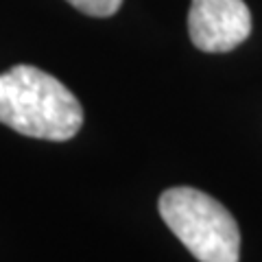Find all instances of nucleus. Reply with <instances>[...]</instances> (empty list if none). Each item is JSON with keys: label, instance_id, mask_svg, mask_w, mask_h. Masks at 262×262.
<instances>
[{"label": "nucleus", "instance_id": "obj_1", "mask_svg": "<svg viewBox=\"0 0 262 262\" xmlns=\"http://www.w3.org/2000/svg\"><path fill=\"white\" fill-rule=\"evenodd\" d=\"M0 122L29 138L66 142L83 125V107L59 79L22 63L0 75Z\"/></svg>", "mask_w": 262, "mask_h": 262}, {"label": "nucleus", "instance_id": "obj_2", "mask_svg": "<svg viewBox=\"0 0 262 262\" xmlns=\"http://www.w3.org/2000/svg\"><path fill=\"white\" fill-rule=\"evenodd\" d=\"M158 208L168 229L199 262H238V223L214 196L177 186L160 194Z\"/></svg>", "mask_w": 262, "mask_h": 262}, {"label": "nucleus", "instance_id": "obj_3", "mask_svg": "<svg viewBox=\"0 0 262 262\" xmlns=\"http://www.w3.org/2000/svg\"><path fill=\"white\" fill-rule=\"evenodd\" d=\"M188 33L203 53H229L251 33V13L245 0H192Z\"/></svg>", "mask_w": 262, "mask_h": 262}, {"label": "nucleus", "instance_id": "obj_4", "mask_svg": "<svg viewBox=\"0 0 262 262\" xmlns=\"http://www.w3.org/2000/svg\"><path fill=\"white\" fill-rule=\"evenodd\" d=\"M68 3L75 7V9H79L81 13L85 15H94V18H110V15H114L122 0H68Z\"/></svg>", "mask_w": 262, "mask_h": 262}]
</instances>
